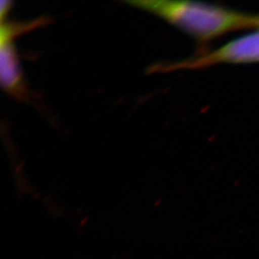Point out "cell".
Returning <instances> with one entry per match:
<instances>
[{
  "instance_id": "cell-1",
  "label": "cell",
  "mask_w": 259,
  "mask_h": 259,
  "mask_svg": "<svg viewBox=\"0 0 259 259\" xmlns=\"http://www.w3.org/2000/svg\"><path fill=\"white\" fill-rule=\"evenodd\" d=\"M158 15L196 38L210 39L228 32L259 26V17L203 3L166 0L126 2Z\"/></svg>"
},
{
  "instance_id": "cell-2",
  "label": "cell",
  "mask_w": 259,
  "mask_h": 259,
  "mask_svg": "<svg viewBox=\"0 0 259 259\" xmlns=\"http://www.w3.org/2000/svg\"><path fill=\"white\" fill-rule=\"evenodd\" d=\"M46 20H34L27 23L1 22L0 29V74L1 84L5 92L15 98L23 99L26 97L27 88L20 68V61L15 49V38L21 33L29 31L41 25Z\"/></svg>"
},
{
  "instance_id": "cell-4",
  "label": "cell",
  "mask_w": 259,
  "mask_h": 259,
  "mask_svg": "<svg viewBox=\"0 0 259 259\" xmlns=\"http://www.w3.org/2000/svg\"><path fill=\"white\" fill-rule=\"evenodd\" d=\"M12 5L13 3L11 1H1V7H0L1 21L5 20V17H7L8 14L12 8Z\"/></svg>"
},
{
  "instance_id": "cell-3",
  "label": "cell",
  "mask_w": 259,
  "mask_h": 259,
  "mask_svg": "<svg viewBox=\"0 0 259 259\" xmlns=\"http://www.w3.org/2000/svg\"><path fill=\"white\" fill-rule=\"evenodd\" d=\"M259 61V31L229 42L214 52L176 65V67H201L218 63Z\"/></svg>"
}]
</instances>
